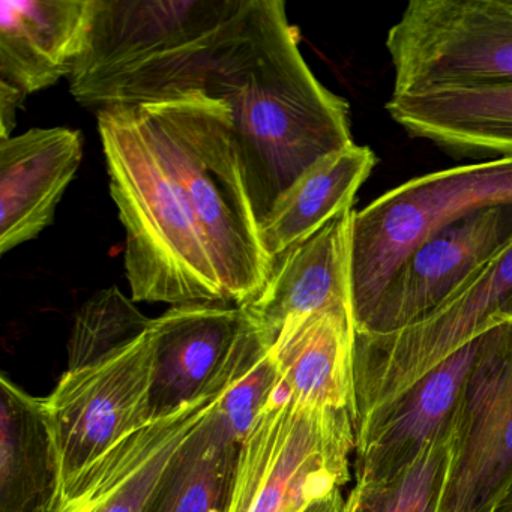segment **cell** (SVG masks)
I'll return each instance as SVG.
<instances>
[{"label":"cell","mask_w":512,"mask_h":512,"mask_svg":"<svg viewBox=\"0 0 512 512\" xmlns=\"http://www.w3.org/2000/svg\"><path fill=\"white\" fill-rule=\"evenodd\" d=\"M368 146L349 148L311 167L259 226L260 244L272 263L316 235L341 212L353 208L356 193L376 166Z\"/></svg>","instance_id":"ffe728a7"},{"label":"cell","mask_w":512,"mask_h":512,"mask_svg":"<svg viewBox=\"0 0 512 512\" xmlns=\"http://www.w3.org/2000/svg\"><path fill=\"white\" fill-rule=\"evenodd\" d=\"M494 512H512V484L506 491L505 496L500 500L499 505L496 506Z\"/></svg>","instance_id":"f1b7e54d"},{"label":"cell","mask_w":512,"mask_h":512,"mask_svg":"<svg viewBox=\"0 0 512 512\" xmlns=\"http://www.w3.org/2000/svg\"><path fill=\"white\" fill-rule=\"evenodd\" d=\"M353 208L284 254L259 296L242 305L269 344L287 323L328 308L350 307V229Z\"/></svg>","instance_id":"5bb4252c"},{"label":"cell","mask_w":512,"mask_h":512,"mask_svg":"<svg viewBox=\"0 0 512 512\" xmlns=\"http://www.w3.org/2000/svg\"><path fill=\"white\" fill-rule=\"evenodd\" d=\"M97 115L110 193L127 232L125 269L133 301L229 304L193 212L139 107Z\"/></svg>","instance_id":"3957f363"},{"label":"cell","mask_w":512,"mask_h":512,"mask_svg":"<svg viewBox=\"0 0 512 512\" xmlns=\"http://www.w3.org/2000/svg\"><path fill=\"white\" fill-rule=\"evenodd\" d=\"M449 454L451 424L400 472L374 484H355L343 512H437Z\"/></svg>","instance_id":"cb8c5ba5"},{"label":"cell","mask_w":512,"mask_h":512,"mask_svg":"<svg viewBox=\"0 0 512 512\" xmlns=\"http://www.w3.org/2000/svg\"><path fill=\"white\" fill-rule=\"evenodd\" d=\"M350 410L301 403L280 389L239 446L224 512H304L349 479Z\"/></svg>","instance_id":"8992f818"},{"label":"cell","mask_w":512,"mask_h":512,"mask_svg":"<svg viewBox=\"0 0 512 512\" xmlns=\"http://www.w3.org/2000/svg\"><path fill=\"white\" fill-rule=\"evenodd\" d=\"M146 317L116 287L94 293L77 311L68 341V371L88 367L148 331Z\"/></svg>","instance_id":"d4e9b609"},{"label":"cell","mask_w":512,"mask_h":512,"mask_svg":"<svg viewBox=\"0 0 512 512\" xmlns=\"http://www.w3.org/2000/svg\"><path fill=\"white\" fill-rule=\"evenodd\" d=\"M352 310L328 308L284 326L271 346L281 389L301 403L353 410Z\"/></svg>","instance_id":"ac0fdd59"},{"label":"cell","mask_w":512,"mask_h":512,"mask_svg":"<svg viewBox=\"0 0 512 512\" xmlns=\"http://www.w3.org/2000/svg\"><path fill=\"white\" fill-rule=\"evenodd\" d=\"M512 205V158L410 179L353 212L350 307L356 332L407 257L437 233L482 209Z\"/></svg>","instance_id":"5b68a950"},{"label":"cell","mask_w":512,"mask_h":512,"mask_svg":"<svg viewBox=\"0 0 512 512\" xmlns=\"http://www.w3.org/2000/svg\"><path fill=\"white\" fill-rule=\"evenodd\" d=\"M250 0H94L68 80L86 109L140 107L205 92Z\"/></svg>","instance_id":"7a4b0ae2"},{"label":"cell","mask_w":512,"mask_h":512,"mask_svg":"<svg viewBox=\"0 0 512 512\" xmlns=\"http://www.w3.org/2000/svg\"><path fill=\"white\" fill-rule=\"evenodd\" d=\"M392 95L512 85V0H412L389 29Z\"/></svg>","instance_id":"ba28073f"},{"label":"cell","mask_w":512,"mask_h":512,"mask_svg":"<svg viewBox=\"0 0 512 512\" xmlns=\"http://www.w3.org/2000/svg\"><path fill=\"white\" fill-rule=\"evenodd\" d=\"M185 421L182 409L154 416L58 488L44 512H95Z\"/></svg>","instance_id":"44dd1931"},{"label":"cell","mask_w":512,"mask_h":512,"mask_svg":"<svg viewBox=\"0 0 512 512\" xmlns=\"http://www.w3.org/2000/svg\"><path fill=\"white\" fill-rule=\"evenodd\" d=\"M154 377V320L127 346L62 374L44 397L58 455V488L154 418Z\"/></svg>","instance_id":"30bf717a"},{"label":"cell","mask_w":512,"mask_h":512,"mask_svg":"<svg viewBox=\"0 0 512 512\" xmlns=\"http://www.w3.org/2000/svg\"><path fill=\"white\" fill-rule=\"evenodd\" d=\"M512 320V245L424 319L385 337L355 335L353 422L367 428L473 338Z\"/></svg>","instance_id":"52a82bcc"},{"label":"cell","mask_w":512,"mask_h":512,"mask_svg":"<svg viewBox=\"0 0 512 512\" xmlns=\"http://www.w3.org/2000/svg\"><path fill=\"white\" fill-rule=\"evenodd\" d=\"M224 391L226 388L205 406L200 407L188 421H185L106 502L101 503L100 508L95 512H145L170 467L175 463L182 449L208 421L218 401L223 397Z\"/></svg>","instance_id":"484cf974"},{"label":"cell","mask_w":512,"mask_h":512,"mask_svg":"<svg viewBox=\"0 0 512 512\" xmlns=\"http://www.w3.org/2000/svg\"><path fill=\"white\" fill-rule=\"evenodd\" d=\"M481 335L448 356L356 434V484H374L395 475L448 430Z\"/></svg>","instance_id":"7c38bea8"},{"label":"cell","mask_w":512,"mask_h":512,"mask_svg":"<svg viewBox=\"0 0 512 512\" xmlns=\"http://www.w3.org/2000/svg\"><path fill=\"white\" fill-rule=\"evenodd\" d=\"M512 245V205L482 209L416 248L355 335L385 337L409 328L469 284Z\"/></svg>","instance_id":"8fae6325"},{"label":"cell","mask_w":512,"mask_h":512,"mask_svg":"<svg viewBox=\"0 0 512 512\" xmlns=\"http://www.w3.org/2000/svg\"><path fill=\"white\" fill-rule=\"evenodd\" d=\"M280 389L271 344L247 317L241 353L223 397L203 425V436L217 445L239 448L266 404Z\"/></svg>","instance_id":"7402d4cb"},{"label":"cell","mask_w":512,"mask_h":512,"mask_svg":"<svg viewBox=\"0 0 512 512\" xmlns=\"http://www.w3.org/2000/svg\"><path fill=\"white\" fill-rule=\"evenodd\" d=\"M244 323L239 305L205 302L172 305L154 319V416L178 409L211 385Z\"/></svg>","instance_id":"2e32d148"},{"label":"cell","mask_w":512,"mask_h":512,"mask_svg":"<svg viewBox=\"0 0 512 512\" xmlns=\"http://www.w3.org/2000/svg\"><path fill=\"white\" fill-rule=\"evenodd\" d=\"M344 500L341 490L332 491L322 499L314 500L304 512H343Z\"/></svg>","instance_id":"83f0119b"},{"label":"cell","mask_w":512,"mask_h":512,"mask_svg":"<svg viewBox=\"0 0 512 512\" xmlns=\"http://www.w3.org/2000/svg\"><path fill=\"white\" fill-rule=\"evenodd\" d=\"M386 112L409 136L457 158H512V85L392 95Z\"/></svg>","instance_id":"e0dca14e"},{"label":"cell","mask_w":512,"mask_h":512,"mask_svg":"<svg viewBox=\"0 0 512 512\" xmlns=\"http://www.w3.org/2000/svg\"><path fill=\"white\" fill-rule=\"evenodd\" d=\"M55 437L44 397L0 377V512H44L58 491Z\"/></svg>","instance_id":"d6986e66"},{"label":"cell","mask_w":512,"mask_h":512,"mask_svg":"<svg viewBox=\"0 0 512 512\" xmlns=\"http://www.w3.org/2000/svg\"><path fill=\"white\" fill-rule=\"evenodd\" d=\"M92 14L94 0H2L0 82L28 97L70 76Z\"/></svg>","instance_id":"9a60e30c"},{"label":"cell","mask_w":512,"mask_h":512,"mask_svg":"<svg viewBox=\"0 0 512 512\" xmlns=\"http://www.w3.org/2000/svg\"><path fill=\"white\" fill-rule=\"evenodd\" d=\"M512 484V320L481 335L451 419L437 512H494Z\"/></svg>","instance_id":"9c48e42d"},{"label":"cell","mask_w":512,"mask_h":512,"mask_svg":"<svg viewBox=\"0 0 512 512\" xmlns=\"http://www.w3.org/2000/svg\"><path fill=\"white\" fill-rule=\"evenodd\" d=\"M26 100V95L17 89L11 88L7 83L0 82V136L2 139H10L14 127H16L17 109Z\"/></svg>","instance_id":"4316f807"},{"label":"cell","mask_w":512,"mask_h":512,"mask_svg":"<svg viewBox=\"0 0 512 512\" xmlns=\"http://www.w3.org/2000/svg\"><path fill=\"white\" fill-rule=\"evenodd\" d=\"M202 428L182 449L145 512H224L239 448L209 442Z\"/></svg>","instance_id":"603a6c76"},{"label":"cell","mask_w":512,"mask_h":512,"mask_svg":"<svg viewBox=\"0 0 512 512\" xmlns=\"http://www.w3.org/2000/svg\"><path fill=\"white\" fill-rule=\"evenodd\" d=\"M82 158V136L70 128H34L0 140V253L53 223Z\"/></svg>","instance_id":"4fadbf2b"},{"label":"cell","mask_w":512,"mask_h":512,"mask_svg":"<svg viewBox=\"0 0 512 512\" xmlns=\"http://www.w3.org/2000/svg\"><path fill=\"white\" fill-rule=\"evenodd\" d=\"M139 110L193 212L227 302L248 304L265 289L274 263L260 244L229 106L191 92Z\"/></svg>","instance_id":"277c9868"},{"label":"cell","mask_w":512,"mask_h":512,"mask_svg":"<svg viewBox=\"0 0 512 512\" xmlns=\"http://www.w3.org/2000/svg\"><path fill=\"white\" fill-rule=\"evenodd\" d=\"M283 0H250L205 94L226 101L257 224L320 161L352 146L349 103L304 61Z\"/></svg>","instance_id":"6da1fadb"}]
</instances>
